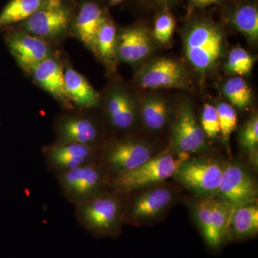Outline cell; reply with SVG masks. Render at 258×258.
Returning a JSON list of instances; mask_svg holds the SVG:
<instances>
[{"label":"cell","mask_w":258,"mask_h":258,"mask_svg":"<svg viewBox=\"0 0 258 258\" xmlns=\"http://www.w3.org/2000/svg\"><path fill=\"white\" fill-rule=\"evenodd\" d=\"M74 17L71 0H48L42 9L20 23V28L43 40L57 38L72 26Z\"/></svg>","instance_id":"2"},{"label":"cell","mask_w":258,"mask_h":258,"mask_svg":"<svg viewBox=\"0 0 258 258\" xmlns=\"http://www.w3.org/2000/svg\"><path fill=\"white\" fill-rule=\"evenodd\" d=\"M222 91L231 105L239 109H245L252 101L250 88L240 76L229 79L224 85Z\"/></svg>","instance_id":"24"},{"label":"cell","mask_w":258,"mask_h":258,"mask_svg":"<svg viewBox=\"0 0 258 258\" xmlns=\"http://www.w3.org/2000/svg\"><path fill=\"white\" fill-rule=\"evenodd\" d=\"M8 45L19 64L28 72L52 56V49L47 40L22 30L10 35Z\"/></svg>","instance_id":"9"},{"label":"cell","mask_w":258,"mask_h":258,"mask_svg":"<svg viewBox=\"0 0 258 258\" xmlns=\"http://www.w3.org/2000/svg\"><path fill=\"white\" fill-rule=\"evenodd\" d=\"M181 161L162 153L133 170L120 173L115 185L118 189L129 191L162 182L174 175Z\"/></svg>","instance_id":"5"},{"label":"cell","mask_w":258,"mask_h":258,"mask_svg":"<svg viewBox=\"0 0 258 258\" xmlns=\"http://www.w3.org/2000/svg\"><path fill=\"white\" fill-rule=\"evenodd\" d=\"M207 137L198 123L192 107L185 103L180 107L172 131L174 149L181 153H197L207 147Z\"/></svg>","instance_id":"8"},{"label":"cell","mask_w":258,"mask_h":258,"mask_svg":"<svg viewBox=\"0 0 258 258\" xmlns=\"http://www.w3.org/2000/svg\"><path fill=\"white\" fill-rule=\"evenodd\" d=\"M175 29V20L170 12L164 10L158 15L154 23L153 35L157 41L161 44L170 41Z\"/></svg>","instance_id":"27"},{"label":"cell","mask_w":258,"mask_h":258,"mask_svg":"<svg viewBox=\"0 0 258 258\" xmlns=\"http://www.w3.org/2000/svg\"><path fill=\"white\" fill-rule=\"evenodd\" d=\"M157 1L161 5H165L167 4L170 0H157Z\"/></svg>","instance_id":"36"},{"label":"cell","mask_w":258,"mask_h":258,"mask_svg":"<svg viewBox=\"0 0 258 258\" xmlns=\"http://www.w3.org/2000/svg\"><path fill=\"white\" fill-rule=\"evenodd\" d=\"M224 167L209 159H184L174 172V178L195 193L205 198L217 195Z\"/></svg>","instance_id":"4"},{"label":"cell","mask_w":258,"mask_h":258,"mask_svg":"<svg viewBox=\"0 0 258 258\" xmlns=\"http://www.w3.org/2000/svg\"><path fill=\"white\" fill-rule=\"evenodd\" d=\"M30 73L35 81L47 92L66 105L71 103L64 86V70L55 57L51 56L42 61Z\"/></svg>","instance_id":"14"},{"label":"cell","mask_w":258,"mask_h":258,"mask_svg":"<svg viewBox=\"0 0 258 258\" xmlns=\"http://www.w3.org/2000/svg\"><path fill=\"white\" fill-rule=\"evenodd\" d=\"M137 83L144 89L176 88L186 89L190 86L184 66L171 58L156 59L142 68L137 76Z\"/></svg>","instance_id":"7"},{"label":"cell","mask_w":258,"mask_h":258,"mask_svg":"<svg viewBox=\"0 0 258 258\" xmlns=\"http://www.w3.org/2000/svg\"><path fill=\"white\" fill-rule=\"evenodd\" d=\"M232 25L239 32L252 41L258 39V10L254 4H243L237 7L230 16Z\"/></svg>","instance_id":"23"},{"label":"cell","mask_w":258,"mask_h":258,"mask_svg":"<svg viewBox=\"0 0 258 258\" xmlns=\"http://www.w3.org/2000/svg\"><path fill=\"white\" fill-rule=\"evenodd\" d=\"M106 13L95 1L84 0L75 15L72 27L76 35L84 45L93 50L97 32Z\"/></svg>","instance_id":"13"},{"label":"cell","mask_w":258,"mask_h":258,"mask_svg":"<svg viewBox=\"0 0 258 258\" xmlns=\"http://www.w3.org/2000/svg\"><path fill=\"white\" fill-rule=\"evenodd\" d=\"M83 173V168L78 167L76 169H70L69 172L66 174L64 177V185L68 189L71 191L76 192L81 177H82Z\"/></svg>","instance_id":"33"},{"label":"cell","mask_w":258,"mask_h":258,"mask_svg":"<svg viewBox=\"0 0 258 258\" xmlns=\"http://www.w3.org/2000/svg\"><path fill=\"white\" fill-rule=\"evenodd\" d=\"M106 111L115 128H131L137 118V104L134 96L122 86L110 90L106 99Z\"/></svg>","instance_id":"12"},{"label":"cell","mask_w":258,"mask_h":258,"mask_svg":"<svg viewBox=\"0 0 258 258\" xmlns=\"http://www.w3.org/2000/svg\"><path fill=\"white\" fill-rule=\"evenodd\" d=\"M52 152L86 159L91 154V148L85 144H66L60 147L54 148Z\"/></svg>","instance_id":"31"},{"label":"cell","mask_w":258,"mask_h":258,"mask_svg":"<svg viewBox=\"0 0 258 258\" xmlns=\"http://www.w3.org/2000/svg\"><path fill=\"white\" fill-rule=\"evenodd\" d=\"M47 3L48 0H10L0 13V29L23 23Z\"/></svg>","instance_id":"21"},{"label":"cell","mask_w":258,"mask_h":258,"mask_svg":"<svg viewBox=\"0 0 258 258\" xmlns=\"http://www.w3.org/2000/svg\"><path fill=\"white\" fill-rule=\"evenodd\" d=\"M224 47L223 32L210 20H195L185 32V57L203 77L215 69L221 59Z\"/></svg>","instance_id":"1"},{"label":"cell","mask_w":258,"mask_h":258,"mask_svg":"<svg viewBox=\"0 0 258 258\" xmlns=\"http://www.w3.org/2000/svg\"><path fill=\"white\" fill-rule=\"evenodd\" d=\"M153 43L150 32L142 25H133L118 32L116 57L122 62L135 64L152 53Z\"/></svg>","instance_id":"10"},{"label":"cell","mask_w":258,"mask_h":258,"mask_svg":"<svg viewBox=\"0 0 258 258\" xmlns=\"http://www.w3.org/2000/svg\"><path fill=\"white\" fill-rule=\"evenodd\" d=\"M195 218L205 243L212 250L221 248L230 237L231 212L228 207L210 197L197 203Z\"/></svg>","instance_id":"3"},{"label":"cell","mask_w":258,"mask_h":258,"mask_svg":"<svg viewBox=\"0 0 258 258\" xmlns=\"http://www.w3.org/2000/svg\"><path fill=\"white\" fill-rule=\"evenodd\" d=\"M195 6L198 8H206L210 5L220 3L222 0H190Z\"/></svg>","instance_id":"34"},{"label":"cell","mask_w":258,"mask_h":258,"mask_svg":"<svg viewBox=\"0 0 258 258\" xmlns=\"http://www.w3.org/2000/svg\"><path fill=\"white\" fill-rule=\"evenodd\" d=\"M201 126L207 138L215 139L220 133V123L216 107L206 103L203 107L201 116Z\"/></svg>","instance_id":"28"},{"label":"cell","mask_w":258,"mask_h":258,"mask_svg":"<svg viewBox=\"0 0 258 258\" xmlns=\"http://www.w3.org/2000/svg\"><path fill=\"white\" fill-rule=\"evenodd\" d=\"M61 138L68 144L88 145L98 136V130L92 120L84 117H69L60 125Z\"/></svg>","instance_id":"18"},{"label":"cell","mask_w":258,"mask_h":258,"mask_svg":"<svg viewBox=\"0 0 258 258\" xmlns=\"http://www.w3.org/2000/svg\"><path fill=\"white\" fill-rule=\"evenodd\" d=\"M254 61L253 56L247 50L242 47H235L229 53L226 69L231 74L244 76L252 71Z\"/></svg>","instance_id":"25"},{"label":"cell","mask_w":258,"mask_h":258,"mask_svg":"<svg viewBox=\"0 0 258 258\" xmlns=\"http://www.w3.org/2000/svg\"><path fill=\"white\" fill-rule=\"evenodd\" d=\"M108 1H109L110 4L114 5L119 4L123 0H108Z\"/></svg>","instance_id":"35"},{"label":"cell","mask_w":258,"mask_h":258,"mask_svg":"<svg viewBox=\"0 0 258 258\" xmlns=\"http://www.w3.org/2000/svg\"><path fill=\"white\" fill-rule=\"evenodd\" d=\"M171 200L172 194L167 188L157 187L148 190L136 200L132 215L139 220L157 217L167 208Z\"/></svg>","instance_id":"17"},{"label":"cell","mask_w":258,"mask_h":258,"mask_svg":"<svg viewBox=\"0 0 258 258\" xmlns=\"http://www.w3.org/2000/svg\"><path fill=\"white\" fill-rule=\"evenodd\" d=\"M52 157L53 160L58 165L68 168L69 169L80 167L86 161V159H83V158L71 157V156L64 155V154H57V153L53 152H52Z\"/></svg>","instance_id":"32"},{"label":"cell","mask_w":258,"mask_h":258,"mask_svg":"<svg viewBox=\"0 0 258 258\" xmlns=\"http://www.w3.org/2000/svg\"><path fill=\"white\" fill-rule=\"evenodd\" d=\"M240 143L245 150L251 151L257 149L258 144V117L254 115L245 123L241 131Z\"/></svg>","instance_id":"29"},{"label":"cell","mask_w":258,"mask_h":258,"mask_svg":"<svg viewBox=\"0 0 258 258\" xmlns=\"http://www.w3.org/2000/svg\"><path fill=\"white\" fill-rule=\"evenodd\" d=\"M119 207L114 199L100 198L86 205L83 217L86 224L100 232H110L118 218Z\"/></svg>","instance_id":"15"},{"label":"cell","mask_w":258,"mask_h":258,"mask_svg":"<svg viewBox=\"0 0 258 258\" xmlns=\"http://www.w3.org/2000/svg\"><path fill=\"white\" fill-rule=\"evenodd\" d=\"M99 180L100 174L98 170L92 167L83 168L82 177L75 193L81 195H87L96 187Z\"/></svg>","instance_id":"30"},{"label":"cell","mask_w":258,"mask_h":258,"mask_svg":"<svg viewBox=\"0 0 258 258\" xmlns=\"http://www.w3.org/2000/svg\"><path fill=\"white\" fill-rule=\"evenodd\" d=\"M116 27L108 15H106L97 32L93 50L103 62L112 64L116 58Z\"/></svg>","instance_id":"20"},{"label":"cell","mask_w":258,"mask_h":258,"mask_svg":"<svg viewBox=\"0 0 258 258\" xmlns=\"http://www.w3.org/2000/svg\"><path fill=\"white\" fill-rule=\"evenodd\" d=\"M64 86L71 103L81 108H91L99 103L100 96L84 76L72 68L64 70Z\"/></svg>","instance_id":"16"},{"label":"cell","mask_w":258,"mask_h":258,"mask_svg":"<svg viewBox=\"0 0 258 258\" xmlns=\"http://www.w3.org/2000/svg\"><path fill=\"white\" fill-rule=\"evenodd\" d=\"M216 110L220 123V134L225 141L228 140L231 134L237 127V112L232 105L224 102L217 104Z\"/></svg>","instance_id":"26"},{"label":"cell","mask_w":258,"mask_h":258,"mask_svg":"<svg viewBox=\"0 0 258 258\" xmlns=\"http://www.w3.org/2000/svg\"><path fill=\"white\" fill-rule=\"evenodd\" d=\"M258 231V208L253 204L244 205L232 212L230 222V237L244 239L252 237Z\"/></svg>","instance_id":"19"},{"label":"cell","mask_w":258,"mask_h":258,"mask_svg":"<svg viewBox=\"0 0 258 258\" xmlns=\"http://www.w3.org/2000/svg\"><path fill=\"white\" fill-rule=\"evenodd\" d=\"M217 195V199L230 209L232 216L236 209L257 200V184L244 167L232 164L224 168Z\"/></svg>","instance_id":"6"},{"label":"cell","mask_w":258,"mask_h":258,"mask_svg":"<svg viewBox=\"0 0 258 258\" xmlns=\"http://www.w3.org/2000/svg\"><path fill=\"white\" fill-rule=\"evenodd\" d=\"M153 157V149L150 146L131 139L114 144L108 153L110 164L120 173L133 170Z\"/></svg>","instance_id":"11"},{"label":"cell","mask_w":258,"mask_h":258,"mask_svg":"<svg viewBox=\"0 0 258 258\" xmlns=\"http://www.w3.org/2000/svg\"><path fill=\"white\" fill-rule=\"evenodd\" d=\"M169 104L165 98L158 94L146 96L142 102L141 112L144 124L152 131L164 128L169 117Z\"/></svg>","instance_id":"22"}]
</instances>
